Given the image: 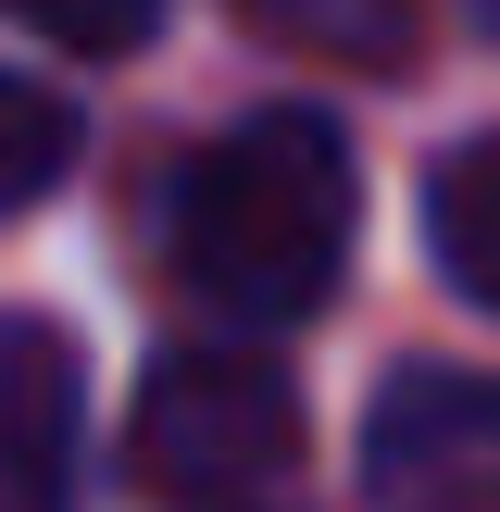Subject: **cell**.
<instances>
[{
	"instance_id": "3",
	"label": "cell",
	"mask_w": 500,
	"mask_h": 512,
	"mask_svg": "<svg viewBox=\"0 0 500 512\" xmlns=\"http://www.w3.org/2000/svg\"><path fill=\"white\" fill-rule=\"evenodd\" d=\"M363 500L375 512H500V375L413 363L363 413Z\"/></svg>"
},
{
	"instance_id": "9",
	"label": "cell",
	"mask_w": 500,
	"mask_h": 512,
	"mask_svg": "<svg viewBox=\"0 0 500 512\" xmlns=\"http://www.w3.org/2000/svg\"><path fill=\"white\" fill-rule=\"evenodd\" d=\"M488 13H500V0H488Z\"/></svg>"
},
{
	"instance_id": "4",
	"label": "cell",
	"mask_w": 500,
	"mask_h": 512,
	"mask_svg": "<svg viewBox=\"0 0 500 512\" xmlns=\"http://www.w3.org/2000/svg\"><path fill=\"white\" fill-rule=\"evenodd\" d=\"M0 512H75V338L0 313Z\"/></svg>"
},
{
	"instance_id": "2",
	"label": "cell",
	"mask_w": 500,
	"mask_h": 512,
	"mask_svg": "<svg viewBox=\"0 0 500 512\" xmlns=\"http://www.w3.org/2000/svg\"><path fill=\"white\" fill-rule=\"evenodd\" d=\"M300 388L263 350H175L125 413V475L163 512H275L300 488Z\"/></svg>"
},
{
	"instance_id": "7",
	"label": "cell",
	"mask_w": 500,
	"mask_h": 512,
	"mask_svg": "<svg viewBox=\"0 0 500 512\" xmlns=\"http://www.w3.org/2000/svg\"><path fill=\"white\" fill-rule=\"evenodd\" d=\"M63 163H75V113L38 75H0V225L38 213V200L63 188Z\"/></svg>"
},
{
	"instance_id": "8",
	"label": "cell",
	"mask_w": 500,
	"mask_h": 512,
	"mask_svg": "<svg viewBox=\"0 0 500 512\" xmlns=\"http://www.w3.org/2000/svg\"><path fill=\"white\" fill-rule=\"evenodd\" d=\"M13 25H38L50 50H88V63H113V50H138L150 25H163V0H0Z\"/></svg>"
},
{
	"instance_id": "5",
	"label": "cell",
	"mask_w": 500,
	"mask_h": 512,
	"mask_svg": "<svg viewBox=\"0 0 500 512\" xmlns=\"http://www.w3.org/2000/svg\"><path fill=\"white\" fill-rule=\"evenodd\" d=\"M238 13L300 63H363V75L413 63V38H425V0H238Z\"/></svg>"
},
{
	"instance_id": "1",
	"label": "cell",
	"mask_w": 500,
	"mask_h": 512,
	"mask_svg": "<svg viewBox=\"0 0 500 512\" xmlns=\"http://www.w3.org/2000/svg\"><path fill=\"white\" fill-rule=\"evenodd\" d=\"M350 225H363V175H350V138L325 113H250L175 175V288L225 325H300L338 300Z\"/></svg>"
},
{
	"instance_id": "6",
	"label": "cell",
	"mask_w": 500,
	"mask_h": 512,
	"mask_svg": "<svg viewBox=\"0 0 500 512\" xmlns=\"http://www.w3.org/2000/svg\"><path fill=\"white\" fill-rule=\"evenodd\" d=\"M425 250H438V275L463 300L500 313V138H475V150L438 163V188H425Z\"/></svg>"
}]
</instances>
